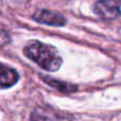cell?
I'll return each instance as SVG.
<instances>
[{"mask_svg":"<svg viewBox=\"0 0 121 121\" xmlns=\"http://www.w3.org/2000/svg\"><path fill=\"white\" fill-rule=\"evenodd\" d=\"M32 18L35 21L44 25L53 26V27H63L66 25L67 19L64 15L50 10H37L33 14Z\"/></svg>","mask_w":121,"mask_h":121,"instance_id":"3","label":"cell"},{"mask_svg":"<svg viewBox=\"0 0 121 121\" xmlns=\"http://www.w3.org/2000/svg\"><path fill=\"white\" fill-rule=\"evenodd\" d=\"M10 42H11L10 34H9L3 28L0 27V45L9 44Z\"/></svg>","mask_w":121,"mask_h":121,"instance_id":"7","label":"cell"},{"mask_svg":"<svg viewBox=\"0 0 121 121\" xmlns=\"http://www.w3.org/2000/svg\"><path fill=\"white\" fill-rule=\"evenodd\" d=\"M121 0H98L92 5L94 13L104 20L121 16Z\"/></svg>","mask_w":121,"mask_h":121,"instance_id":"2","label":"cell"},{"mask_svg":"<svg viewBox=\"0 0 121 121\" xmlns=\"http://www.w3.org/2000/svg\"><path fill=\"white\" fill-rule=\"evenodd\" d=\"M42 80L47 84V85L53 87L54 89L59 90V91L63 92V94H72V92L78 91V86L74 84L68 83V82H64V81H60V80L53 79L50 77H46V75H40Z\"/></svg>","mask_w":121,"mask_h":121,"instance_id":"6","label":"cell"},{"mask_svg":"<svg viewBox=\"0 0 121 121\" xmlns=\"http://www.w3.org/2000/svg\"><path fill=\"white\" fill-rule=\"evenodd\" d=\"M31 121H62V117L49 106H37L30 116Z\"/></svg>","mask_w":121,"mask_h":121,"instance_id":"5","label":"cell"},{"mask_svg":"<svg viewBox=\"0 0 121 121\" xmlns=\"http://www.w3.org/2000/svg\"><path fill=\"white\" fill-rule=\"evenodd\" d=\"M23 54L47 71H57L63 59L57 49L39 40H31L23 48Z\"/></svg>","mask_w":121,"mask_h":121,"instance_id":"1","label":"cell"},{"mask_svg":"<svg viewBox=\"0 0 121 121\" xmlns=\"http://www.w3.org/2000/svg\"><path fill=\"white\" fill-rule=\"evenodd\" d=\"M19 74L14 68L0 63V89H5L14 86L18 82Z\"/></svg>","mask_w":121,"mask_h":121,"instance_id":"4","label":"cell"}]
</instances>
